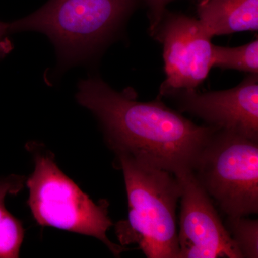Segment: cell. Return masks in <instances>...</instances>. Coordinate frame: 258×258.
I'll list each match as a JSON object with an SVG mask.
<instances>
[{
    "label": "cell",
    "mask_w": 258,
    "mask_h": 258,
    "mask_svg": "<svg viewBox=\"0 0 258 258\" xmlns=\"http://www.w3.org/2000/svg\"><path fill=\"white\" fill-rule=\"evenodd\" d=\"M76 98L96 115L116 155L176 176L194 171L217 130L195 124L160 99L138 101L130 89L117 92L97 78L81 81Z\"/></svg>",
    "instance_id": "6da1fadb"
},
{
    "label": "cell",
    "mask_w": 258,
    "mask_h": 258,
    "mask_svg": "<svg viewBox=\"0 0 258 258\" xmlns=\"http://www.w3.org/2000/svg\"><path fill=\"white\" fill-rule=\"evenodd\" d=\"M123 171L128 220L115 232L122 244H137L148 258H178L176 209L181 196L178 178L125 155H116Z\"/></svg>",
    "instance_id": "7a4b0ae2"
},
{
    "label": "cell",
    "mask_w": 258,
    "mask_h": 258,
    "mask_svg": "<svg viewBox=\"0 0 258 258\" xmlns=\"http://www.w3.org/2000/svg\"><path fill=\"white\" fill-rule=\"evenodd\" d=\"M134 0H49L10 23L11 32L37 31L54 44L64 67L87 60L118 30Z\"/></svg>",
    "instance_id": "3957f363"
},
{
    "label": "cell",
    "mask_w": 258,
    "mask_h": 258,
    "mask_svg": "<svg viewBox=\"0 0 258 258\" xmlns=\"http://www.w3.org/2000/svg\"><path fill=\"white\" fill-rule=\"evenodd\" d=\"M27 149L35 160V170L26 181L28 204L39 225L91 236L119 257L125 249L112 242L107 231L113 226L106 200L96 204L59 169L54 155L41 144L29 142Z\"/></svg>",
    "instance_id": "277c9868"
},
{
    "label": "cell",
    "mask_w": 258,
    "mask_h": 258,
    "mask_svg": "<svg viewBox=\"0 0 258 258\" xmlns=\"http://www.w3.org/2000/svg\"><path fill=\"white\" fill-rule=\"evenodd\" d=\"M193 173L227 217L257 213L258 140L217 130Z\"/></svg>",
    "instance_id": "5b68a950"
},
{
    "label": "cell",
    "mask_w": 258,
    "mask_h": 258,
    "mask_svg": "<svg viewBox=\"0 0 258 258\" xmlns=\"http://www.w3.org/2000/svg\"><path fill=\"white\" fill-rule=\"evenodd\" d=\"M153 35L164 47L166 78L160 96L194 91L208 78L212 68V37L197 19L185 15L162 18Z\"/></svg>",
    "instance_id": "8992f818"
},
{
    "label": "cell",
    "mask_w": 258,
    "mask_h": 258,
    "mask_svg": "<svg viewBox=\"0 0 258 258\" xmlns=\"http://www.w3.org/2000/svg\"><path fill=\"white\" fill-rule=\"evenodd\" d=\"M176 176L181 189L178 258H242L193 171Z\"/></svg>",
    "instance_id": "52a82bcc"
},
{
    "label": "cell",
    "mask_w": 258,
    "mask_h": 258,
    "mask_svg": "<svg viewBox=\"0 0 258 258\" xmlns=\"http://www.w3.org/2000/svg\"><path fill=\"white\" fill-rule=\"evenodd\" d=\"M169 96L176 97L181 111L202 118L210 126L258 140L257 75L225 91L200 93L194 90Z\"/></svg>",
    "instance_id": "ba28073f"
},
{
    "label": "cell",
    "mask_w": 258,
    "mask_h": 258,
    "mask_svg": "<svg viewBox=\"0 0 258 258\" xmlns=\"http://www.w3.org/2000/svg\"><path fill=\"white\" fill-rule=\"evenodd\" d=\"M198 15L211 37L257 31L258 0H199Z\"/></svg>",
    "instance_id": "9c48e42d"
},
{
    "label": "cell",
    "mask_w": 258,
    "mask_h": 258,
    "mask_svg": "<svg viewBox=\"0 0 258 258\" xmlns=\"http://www.w3.org/2000/svg\"><path fill=\"white\" fill-rule=\"evenodd\" d=\"M25 181V176L19 175L0 180V258H16L20 254L25 231L22 222L5 208V199L20 192Z\"/></svg>",
    "instance_id": "30bf717a"
},
{
    "label": "cell",
    "mask_w": 258,
    "mask_h": 258,
    "mask_svg": "<svg viewBox=\"0 0 258 258\" xmlns=\"http://www.w3.org/2000/svg\"><path fill=\"white\" fill-rule=\"evenodd\" d=\"M233 69L257 75L258 41L240 47L212 46V67Z\"/></svg>",
    "instance_id": "8fae6325"
},
{
    "label": "cell",
    "mask_w": 258,
    "mask_h": 258,
    "mask_svg": "<svg viewBox=\"0 0 258 258\" xmlns=\"http://www.w3.org/2000/svg\"><path fill=\"white\" fill-rule=\"evenodd\" d=\"M242 257H258V222L245 217H227L225 223Z\"/></svg>",
    "instance_id": "7c38bea8"
},
{
    "label": "cell",
    "mask_w": 258,
    "mask_h": 258,
    "mask_svg": "<svg viewBox=\"0 0 258 258\" xmlns=\"http://www.w3.org/2000/svg\"><path fill=\"white\" fill-rule=\"evenodd\" d=\"M150 10V31L152 35L155 32L159 23L164 18L166 5L174 0H146Z\"/></svg>",
    "instance_id": "4fadbf2b"
},
{
    "label": "cell",
    "mask_w": 258,
    "mask_h": 258,
    "mask_svg": "<svg viewBox=\"0 0 258 258\" xmlns=\"http://www.w3.org/2000/svg\"><path fill=\"white\" fill-rule=\"evenodd\" d=\"M10 31V23L0 22V58L6 55L12 49L11 43L8 39Z\"/></svg>",
    "instance_id": "5bb4252c"
}]
</instances>
